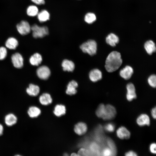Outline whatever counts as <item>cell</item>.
Here are the masks:
<instances>
[{
  "label": "cell",
  "mask_w": 156,
  "mask_h": 156,
  "mask_svg": "<svg viewBox=\"0 0 156 156\" xmlns=\"http://www.w3.org/2000/svg\"><path fill=\"white\" fill-rule=\"evenodd\" d=\"M122 63V60L120 53L117 51H113L107 57L105 67L107 72H112L117 70Z\"/></svg>",
  "instance_id": "obj_1"
},
{
  "label": "cell",
  "mask_w": 156,
  "mask_h": 156,
  "mask_svg": "<svg viewBox=\"0 0 156 156\" xmlns=\"http://www.w3.org/2000/svg\"><path fill=\"white\" fill-rule=\"evenodd\" d=\"M97 44L94 40H90L83 43L80 48L83 52L87 53L91 56L95 54L97 51Z\"/></svg>",
  "instance_id": "obj_2"
},
{
  "label": "cell",
  "mask_w": 156,
  "mask_h": 156,
  "mask_svg": "<svg viewBox=\"0 0 156 156\" xmlns=\"http://www.w3.org/2000/svg\"><path fill=\"white\" fill-rule=\"evenodd\" d=\"M31 27L32 36L35 38H42L49 34V29L47 26H40L34 24Z\"/></svg>",
  "instance_id": "obj_3"
},
{
  "label": "cell",
  "mask_w": 156,
  "mask_h": 156,
  "mask_svg": "<svg viewBox=\"0 0 156 156\" xmlns=\"http://www.w3.org/2000/svg\"><path fill=\"white\" fill-rule=\"evenodd\" d=\"M115 108L110 104L105 105L103 119L104 120H110L114 119L116 115Z\"/></svg>",
  "instance_id": "obj_4"
},
{
  "label": "cell",
  "mask_w": 156,
  "mask_h": 156,
  "mask_svg": "<svg viewBox=\"0 0 156 156\" xmlns=\"http://www.w3.org/2000/svg\"><path fill=\"white\" fill-rule=\"evenodd\" d=\"M31 26L29 23L27 21L23 20L18 23L16 28L18 32L21 35H26L31 31Z\"/></svg>",
  "instance_id": "obj_5"
},
{
  "label": "cell",
  "mask_w": 156,
  "mask_h": 156,
  "mask_svg": "<svg viewBox=\"0 0 156 156\" xmlns=\"http://www.w3.org/2000/svg\"><path fill=\"white\" fill-rule=\"evenodd\" d=\"M36 74L38 77L43 80L47 79L49 77L51 72L49 68L46 66L39 67L36 70Z\"/></svg>",
  "instance_id": "obj_6"
},
{
  "label": "cell",
  "mask_w": 156,
  "mask_h": 156,
  "mask_svg": "<svg viewBox=\"0 0 156 156\" xmlns=\"http://www.w3.org/2000/svg\"><path fill=\"white\" fill-rule=\"evenodd\" d=\"M11 60L13 66L18 68H21L23 65V59L19 53H16L12 55Z\"/></svg>",
  "instance_id": "obj_7"
},
{
  "label": "cell",
  "mask_w": 156,
  "mask_h": 156,
  "mask_svg": "<svg viewBox=\"0 0 156 156\" xmlns=\"http://www.w3.org/2000/svg\"><path fill=\"white\" fill-rule=\"evenodd\" d=\"M127 93L126 98L127 100L129 101L137 98L135 93V89L134 85L131 83H129L126 86Z\"/></svg>",
  "instance_id": "obj_8"
},
{
  "label": "cell",
  "mask_w": 156,
  "mask_h": 156,
  "mask_svg": "<svg viewBox=\"0 0 156 156\" xmlns=\"http://www.w3.org/2000/svg\"><path fill=\"white\" fill-rule=\"evenodd\" d=\"M117 136L121 139H128L130 137V132L124 126H121L116 130Z\"/></svg>",
  "instance_id": "obj_9"
},
{
  "label": "cell",
  "mask_w": 156,
  "mask_h": 156,
  "mask_svg": "<svg viewBox=\"0 0 156 156\" xmlns=\"http://www.w3.org/2000/svg\"><path fill=\"white\" fill-rule=\"evenodd\" d=\"M136 122L140 126L145 125L149 126L150 124V119L146 114H142L139 116L136 119Z\"/></svg>",
  "instance_id": "obj_10"
},
{
  "label": "cell",
  "mask_w": 156,
  "mask_h": 156,
  "mask_svg": "<svg viewBox=\"0 0 156 156\" xmlns=\"http://www.w3.org/2000/svg\"><path fill=\"white\" fill-rule=\"evenodd\" d=\"M133 71V69L131 66H127L120 70V75L125 80H128L131 77Z\"/></svg>",
  "instance_id": "obj_11"
},
{
  "label": "cell",
  "mask_w": 156,
  "mask_h": 156,
  "mask_svg": "<svg viewBox=\"0 0 156 156\" xmlns=\"http://www.w3.org/2000/svg\"><path fill=\"white\" fill-rule=\"evenodd\" d=\"M17 118L14 114L12 113L7 114L4 118V122L8 126L11 127L15 124L17 121Z\"/></svg>",
  "instance_id": "obj_12"
},
{
  "label": "cell",
  "mask_w": 156,
  "mask_h": 156,
  "mask_svg": "<svg viewBox=\"0 0 156 156\" xmlns=\"http://www.w3.org/2000/svg\"><path fill=\"white\" fill-rule=\"evenodd\" d=\"M89 77L92 81L96 82L101 79L102 73L101 71L98 69H94L90 72Z\"/></svg>",
  "instance_id": "obj_13"
},
{
  "label": "cell",
  "mask_w": 156,
  "mask_h": 156,
  "mask_svg": "<svg viewBox=\"0 0 156 156\" xmlns=\"http://www.w3.org/2000/svg\"><path fill=\"white\" fill-rule=\"evenodd\" d=\"M87 127L86 125L83 122H79L75 126L74 131L77 134L82 135L85 133L87 131Z\"/></svg>",
  "instance_id": "obj_14"
},
{
  "label": "cell",
  "mask_w": 156,
  "mask_h": 156,
  "mask_svg": "<svg viewBox=\"0 0 156 156\" xmlns=\"http://www.w3.org/2000/svg\"><path fill=\"white\" fill-rule=\"evenodd\" d=\"M40 91L39 87L33 84H29L28 87L26 89L27 93L31 96H36L39 94Z\"/></svg>",
  "instance_id": "obj_15"
},
{
  "label": "cell",
  "mask_w": 156,
  "mask_h": 156,
  "mask_svg": "<svg viewBox=\"0 0 156 156\" xmlns=\"http://www.w3.org/2000/svg\"><path fill=\"white\" fill-rule=\"evenodd\" d=\"M106 43L112 47H115L119 42L118 36L113 33L109 34L106 37Z\"/></svg>",
  "instance_id": "obj_16"
},
{
  "label": "cell",
  "mask_w": 156,
  "mask_h": 156,
  "mask_svg": "<svg viewBox=\"0 0 156 156\" xmlns=\"http://www.w3.org/2000/svg\"><path fill=\"white\" fill-rule=\"evenodd\" d=\"M78 86V83L74 80H72L69 82L67 86L66 91V93L69 95L75 94L77 92L76 88Z\"/></svg>",
  "instance_id": "obj_17"
},
{
  "label": "cell",
  "mask_w": 156,
  "mask_h": 156,
  "mask_svg": "<svg viewBox=\"0 0 156 156\" xmlns=\"http://www.w3.org/2000/svg\"><path fill=\"white\" fill-rule=\"evenodd\" d=\"M144 48L149 55H151L156 51L155 44L151 40H148L145 42L144 44Z\"/></svg>",
  "instance_id": "obj_18"
},
{
  "label": "cell",
  "mask_w": 156,
  "mask_h": 156,
  "mask_svg": "<svg viewBox=\"0 0 156 156\" xmlns=\"http://www.w3.org/2000/svg\"><path fill=\"white\" fill-rule=\"evenodd\" d=\"M42 61L41 55L39 53H36L32 55L29 59V62L32 65L38 66L40 64Z\"/></svg>",
  "instance_id": "obj_19"
},
{
  "label": "cell",
  "mask_w": 156,
  "mask_h": 156,
  "mask_svg": "<svg viewBox=\"0 0 156 156\" xmlns=\"http://www.w3.org/2000/svg\"><path fill=\"white\" fill-rule=\"evenodd\" d=\"M62 65L64 70L68 72H72L75 67L74 63L72 61L67 59L64 60L63 61Z\"/></svg>",
  "instance_id": "obj_20"
},
{
  "label": "cell",
  "mask_w": 156,
  "mask_h": 156,
  "mask_svg": "<svg viewBox=\"0 0 156 156\" xmlns=\"http://www.w3.org/2000/svg\"><path fill=\"white\" fill-rule=\"evenodd\" d=\"M40 109L35 106H31L29 107L27 111V113L29 117L32 118L38 117L41 114Z\"/></svg>",
  "instance_id": "obj_21"
},
{
  "label": "cell",
  "mask_w": 156,
  "mask_h": 156,
  "mask_svg": "<svg viewBox=\"0 0 156 156\" xmlns=\"http://www.w3.org/2000/svg\"><path fill=\"white\" fill-rule=\"evenodd\" d=\"M18 45V42L15 38L11 37L8 38L5 42L6 47L10 49H14Z\"/></svg>",
  "instance_id": "obj_22"
},
{
  "label": "cell",
  "mask_w": 156,
  "mask_h": 156,
  "mask_svg": "<svg viewBox=\"0 0 156 156\" xmlns=\"http://www.w3.org/2000/svg\"><path fill=\"white\" fill-rule=\"evenodd\" d=\"M40 103L43 105H47L52 102V99L50 95L47 93H44L41 95L39 97Z\"/></svg>",
  "instance_id": "obj_23"
},
{
  "label": "cell",
  "mask_w": 156,
  "mask_h": 156,
  "mask_svg": "<svg viewBox=\"0 0 156 156\" xmlns=\"http://www.w3.org/2000/svg\"><path fill=\"white\" fill-rule=\"evenodd\" d=\"M37 18L40 23L46 22L49 20L50 15L49 12L46 10H42L39 12L37 15Z\"/></svg>",
  "instance_id": "obj_24"
},
{
  "label": "cell",
  "mask_w": 156,
  "mask_h": 156,
  "mask_svg": "<svg viewBox=\"0 0 156 156\" xmlns=\"http://www.w3.org/2000/svg\"><path fill=\"white\" fill-rule=\"evenodd\" d=\"M39 12L38 8L35 5H29L27 8L26 13L27 15L30 17H34L37 16Z\"/></svg>",
  "instance_id": "obj_25"
},
{
  "label": "cell",
  "mask_w": 156,
  "mask_h": 156,
  "mask_svg": "<svg viewBox=\"0 0 156 156\" xmlns=\"http://www.w3.org/2000/svg\"><path fill=\"white\" fill-rule=\"evenodd\" d=\"M66 111V108L64 105H57L55 106L53 112L55 115L59 117L65 114Z\"/></svg>",
  "instance_id": "obj_26"
},
{
  "label": "cell",
  "mask_w": 156,
  "mask_h": 156,
  "mask_svg": "<svg viewBox=\"0 0 156 156\" xmlns=\"http://www.w3.org/2000/svg\"><path fill=\"white\" fill-rule=\"evenodd\" d=\"M96 16L95 14L91 12L87 13L84 17V20L87 23L91 24L96 21Z\"/></svg>",
  "instance_id": "obj_27"
},
{
  "label": "cell",
  "mask_w": 156,
  "mask_h": 156,
  "mask_svg": "<svg viewBox=\"0 0 156 156\" xmlns=\"http://www.w3.org/2000/svg\"><path fill=\"white\" fill-rule=\"evenodd\" d=\"M107 142L108 147L112 151L114 155H116L117 153V149L114 142L110 138H108L107 140Z\"/></svg>",
  "instance_id": "obj_28"
},
{
  "label": "cell",
  "mask_w": 156,
  "mask_h": 156,
  "mask_svg": "<svg viewBox=\"0 0 156 156\" xmlns=\"http://www.w3.org/2000/svg\"><path fill=\"white\" fill-rule=\"evenodd\" d=\"M105 106V105L101 103L99 105L97 108L96 111V114L99 118H102L103 115Z\"/></svg>",
  "instance_id": "obj_29"
},
{
  "label": "cell",
  "mask_w": 156,
  "mask_h": 156,
  "mask_svg": "<svg viewBox=\"0 0 156 156\" xmlns=\"http://www.w3.org/2000/svg\"><path fill=\"white\" fill-rule=\"evenodd\" d=\"M148 82L150 86L155 88L156 86V76L155 75H152L148 78Z\"/></svg>",
  "instance_id": "obj_30"
},
{
  "label": "cell",
  "mask_w": 156,
  "mask_h": 156,
  "mask_svg": "<svg viewBox=\"0 0 156 156\" xmlns=\"http://www.w3.org/2000/svg\"><path fill=\"white\" fill-rule=\"evenodd\" d=\"M104 129L105 131L109 132H113L115 129V126L114 124L109 123L106 124L104 127Z\"/></svg>",
  "instance_id": "obj_31"
},
{
  "label": "cell",
  "mask_w": 156,
  "mask_h": 156,
  "mask_svg": "<svg viewBox=\"0 0 156 156\" xmlns=\"http://www.w3.org/2000/svg\"><path fill=\"white\" fill-rule=\"evenodd\" d=\"M101 154L103 156H114L112 151L108 147L104 148L102 150Z\"/></svg>",
  "instance_id": "obj_32"
},
{
  "label": "cell",
  "mask_w": 156,
  "mask_h": 156,
  "mask_svg": "<svg viewBox=\"0 0 156 156\" xmlns=\"http://www.w3.org/2000/svg\"><path fill=\"white\" fill-rule=\"evenodd\" d=\"M7 53L6 48L1 47H0V60H2L5 58Z\"/></svg>",
  "instance_id": "obj_33"
},
{
  "label": "cell",
  "mask_w": 156,
  "mask_h": 156,
  "mask_svg": "<svg viewBox=\"0 0 156 156\" xmlns=\"http://www.w3.org/2000/svg\"><path fill=\"white\" fill-rule=\"evenodd\" d=\"M88 151L87 149L82 148L80 149L78 152V154L79 156L87 155L88 154Z\"/></svg>",
  "instance_id": "obj_34"
},
{
  "label": "cell",
  "mask_w": 156,
  "mask_h": 156,
  "mask_svg": "<svg viewBox=\"0 0 156 156\" xmlns=\"http://www.w3.org/2000/svg\"><path fill=\"white\" fill-rule=\"evenodd\" d=\"M156 144L155 143H153L151 144L149 147L150 151L153 154H155L156 153Z\"/></svg>",
  "instance_id": "obj_35"
},
{
  "label": "cell",
  "mask_w": 156,
  "mask_h": 156,
  "mask_svg": "<svg viewBox=\"0 0 156 156\" xmlns=\"http://www.w3.org/2000/svg\"><path fill=\"white\" fill-rule=\"evenodd\" d=\"M31 1L35 4L38 5H43L45 3L44 0H31Z\"/></svg>",
  "instance_id": "obj_36"
},
{
  "label": "cell",
  "mask_w": 156,
  "mask_h": 156,
  "mask_svg": "<svg viewBox=\"0 0 156 156\" xmlns=\"http://www.w3.org/2000/svg\"><path fill=\"white\" fill-rule=\"evenodd\" d=\"M126 156H137L138 155L137 153L133 151H130L126 153L125 154Z\"/></svg>",
  "instance_id": "obj_37"
},
{
  "label": "cell",
  "mask_w": 156,
  "mask_h": 156,
  "mask_svg": "<svg viewBox=\"0 0 156 156\" xmlns=\"http://www.w3.org/2000/svg\"><path fill=\"white\" fill-rule=\"evenodd\" d=\"M156 107H155L153 108L151 110V115L152 117L154 119H155L156 118Z\"/></svg>",
  "instance_id": "obj_38"
},
{
  "label": "cell",
  "mask_w": 156,
  "mask_h": 156,
  "mask_svg": "<svg viewBox=\"0 0 156 156\" xmlns=\"http://www.w3.org/2000/svg\"><path fill=\"white\" fill-rule=\"evenodd\" d=\"M3 125L0 123V136H1L3 134Z\"/></svg>",
  "instance_id": "obj_39"
},
{
  "label": "cell",
  "mask_w": 156,
  "mask_h": 156,
  "mask_svg": "<svg viewBox=\"0 0 156 156\" xmlns=\"http://www.w3.org/2000/svg\"><path fill=\"white\" fill-rule=\"evenodd\" d=\"M71 156H79L78 154H77L75 153H72L71 155Z\"/></svg>",
  "instance_id": "obj_40"
}]
</instances>
